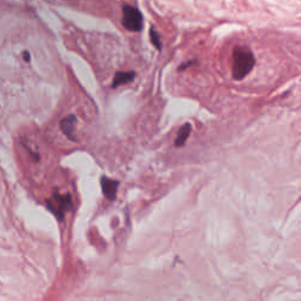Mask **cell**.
<instances>
[{"instance_id":"obj_1","label":"cell","mask_w":301,"mask_h":301,"mask_svg":"<svg viewBox=\"0 0 301 301\" xmlns=\"http://www.w3.org/2000/svg\"><path fill=\"white\" fill-rule=\"evenodd\" d=\"M256 65L253 53L246 46H236L232 54V76L236 80H242L248 76Z\"/></svg>"},{"instance_id":"obj_2","label":"cell","mask_w":301,"mask_h":301,"mask_svg":"<svg viewBox=\"0 0 301 301\" xmlns=\"http://www.w3.org/2000/svg\"><path fill=\"white\" fill-rule=\"evenodd\" d=\"M122 25L126 30L132 31V32L141 31L142 25H144L141 12L137 7L125 5L122 8Z\"/></svg>"},{"instance_id":"obj_4","label":"cell","mask_w":301,"mask_h":301,"mask_svg":"<svg viewBox=\"0 0 301 301\" xmlns=\"http://www.w3.org/2000/svg\"><path fill=\"white\" fill-rule=\"evenodd\" d=\"M100 182H101V190L104 196L107 198L108 200L116 199L117 191H118L119 187V182L117 181V180H113L107 177H102Z\"/></svg>"},{"instance_id":"obj_9","label":"cell","mask_w":301,"mask_h":301,"mask_svg":"<svg viewBox=\"0 0 301 301\" xmlns=\"http://www.w3.org/2000/svg\"><path fill=\"white\" fill-rule=\"evenodd\" d=\"M24 59L26 60V61H28V60H30V53L24 52Z\"/></svg>"},{"instance_id":"obj_8","label":"cell","mask_w":301,"mask_h":301,"mask_svg":"<svg viewBox=\"0 0 301 301\" xmlns=\"http://www.w3.org/2000/svg\"><path fill=\"white\" fill-rule=\"evenodd\" d=\"M150 37H151L152 44L156 46L158 50H160V48H161V41H160V37L153 27H152L150 30Z\"/></svg>"},{"instance_id":"obj_7","label":"cell","mask_w":301,"mask_h":301,"mask_svg":"<svg viewBox=\"0 0 301 301\" xmlns=\"http://www.w3.org/2000/svg\"><path fill=\"white\" fill-rule=\"evenodd\" d=\"M191 133V125L190 124H186L181 126V128H180L179 132H178V137L176 139V146L178 147H180V146H182L186 142V140L188 139V136H190Z\"/></svg>"},{"instance_id":"obj_3","label":"cell","mask_w":301,"mask_h":301,"mask_svg":"<svg viewBox=\"0 0 301 301\" xmlns=\"http://www.w3.org/2000/svg\"><path fill=\"white\" fill-rule=\"evenodd\" d=\"M47 206L60 220H62L66 212L70 211L72 207V198L70 194L54 193L52 199L47 201Z\"/></svg>"},{"instance_id":"obj_6","label":"cell","mask_w":301,"mask_h":301,"mask_svg":"<svg viewBox=\"0 0 301 301\" xmlns=\"http://www.w3.org/2000/svg\"><path fill=\"white\" fill-rule=\"evenodd\" d=\"M134 76H136V73L132 72V71L131 72H117L112 86L113 87H119V86L128 84V82H131L134 79Z\"/></svg>"},{"instance_id":"obj_5","label":"cell","mask_w":301,"mask_h":301,"mask_svg":"<svg viewBox=\"0 0 301 301\" xmlns=\"http://www.w3.org/2000/svg\"><path fill=\"white\" fill-rule=\"evenodd\" d=\"M77 126V117L73 114L65 117L64 119L60 121V128H61L62 133L65 134L68 139L76 140V136H74V131H76Z\"/></svg>"}]
</instances>
